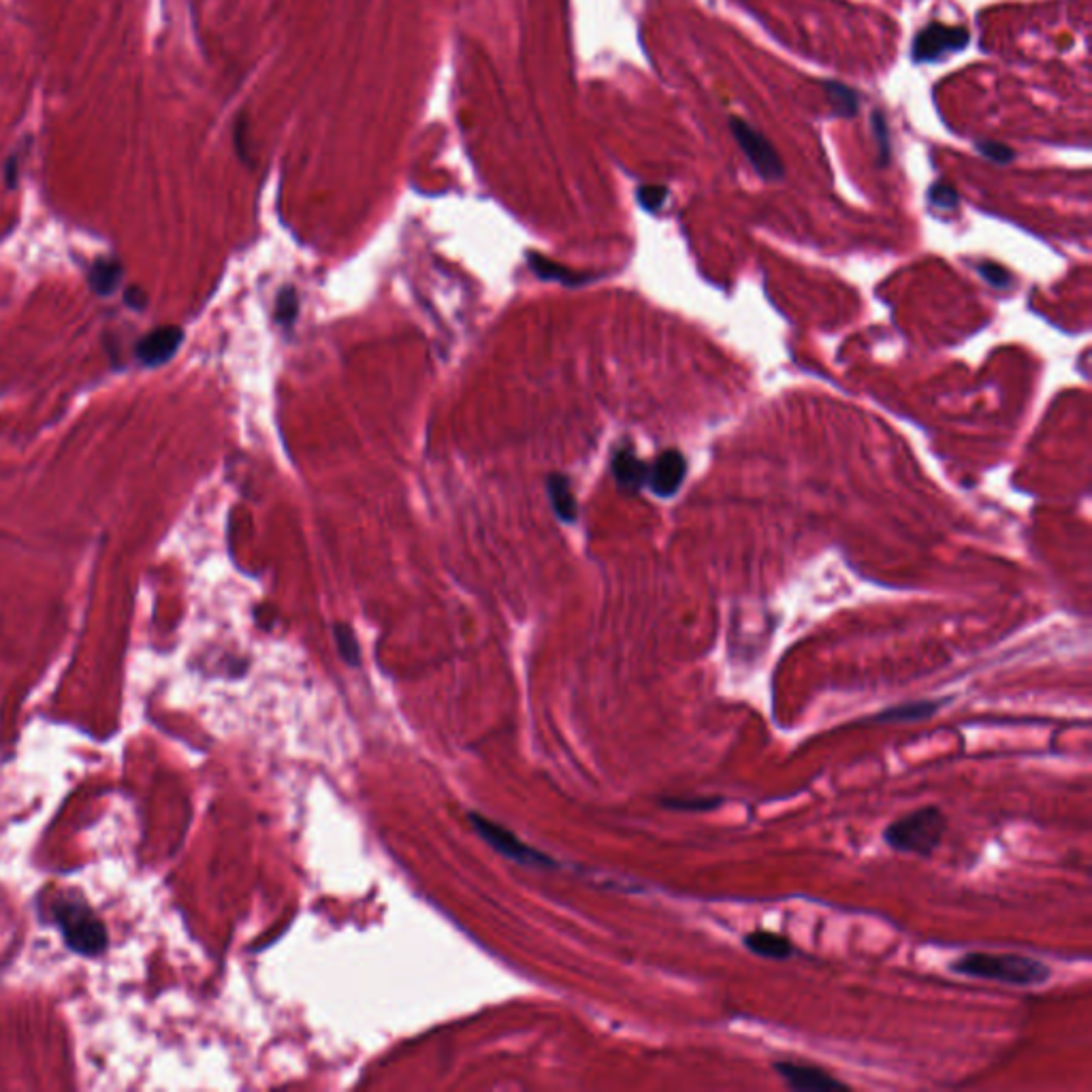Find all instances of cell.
Segmentation results:
<instances>
[{
    "instance_id": "cell-15",
    "label": "cell",
    "mask_w": 1092,
    "mask_h": 1092,
    "mask_svg": "<svg viewBox=\"0 0 1092 1092\" xmlns=\"http://www.w3.org/2000/svg\"><path fill=\"white\" fill-rule=\"evenodd\" d=\"M527 260H529V267L534 273H538L542 280H555V282H564V284H585L592 280V275L587 273H577V271H570L566 267H562L559 263H553L540 254H534L529 252L527 254Z\"/></svg>"
},
{
    "instance_id": "cell-13",
    "label": "cell",
    "mask_w": 1092,
    "mask_h": 1092,
    "mask_svg": "<svg viewBox=\"0 0 1092 1092\" xmlns=\"http://www.w3.org/2000/svg\"><path fill=\"white\" fill-rule=\"evenodd\" d=\"M124 278V269L120 265V260L116 258H96L88 271V282H90V288L99 295V297H111L118 288H120V282Z\"/></svg>"
},
{
    "instance_id": "cell-26",
    "label": "cell",
    "mask_w": 1092,
    "mask_h": 1092,
    "mask_svg": "<svg viewBox=\"0 0 1092 1092\" xmlns=\"http://www.w3.org/2000/svg\"><path fill=\"white\" fill-rule=\"evenodd\" d=\"M124 301L126 305H131L133 310H144L148 305V295L139 288V286H131L126 293H124Z\"/></svg>"
},
{
    "instance_id": "cell-5",
    "label": "cell",
    "mask_w": 1092,
    "mask_h": 1092,
    "mask_svg": "<svg viewBox=\"0 0 1092 1092\" xmlns=\"http://www.w3.org/2000/svg\"><path fill=\"white\" fill-rule=\"evenodd\" d=\"M969 45V32L960 26L945 24H928L913 39V60L915 62H937L947 54H956Z\"/></svg>"
},
{
    "instance_id": "cell-3",
    "label": "cell",
    "mask_w": 1092,
    "mask_h": 1092,
    "mask_svg": "<svg viewBox=\"0 0 1092 1092\" xmlns=\"http://www.w3.org/2000/svg\"><path fill=\"white\" fill-rule=\"evenodd\" d=\"M947 833V818L939 807L915 809L883 831V841L894 852L930 858Z\"/></svg>"
},
{
    "instance_id": "cell-18",
    "label": "cell",
    "mask_w": 1092,
    "mask_h": 1092,
    "mask_svg": "<svg viewBox=\"0 0 1092 1092\" xmlns=\"http://www.w3.org/2000/svg\"><path fill=\"white\" fill-rule=\"evenodd\" d=\"M333 639H335L338 652H340V656L344 657V661L350 663V665H359L361 649H359V641H357L353 628L346 626V624H335L333 626Z\"/></svg>"
},
{
    "instance_id": "cell-7",
    "label": "cell",
    "mask_w": 1092,
    "mask_h": 1092,
    "mask_svg": "<svg viewBox=\"0 0 1092 1092\" xmlns=\"http://www.w3.org/2000/svg\"><path fill=\"white\" fill-rule=\"evenodd\" d=\"M773 1069L779 1074V1078L794 1091H850L848 1084L833 1078L826 1069L809 1065V1063H794V1061H779L773 1065Z\"/></svg>"
},
{
    "instance_id": "cell-9",
    "label": "cell",
    "mask_w": 1092,
    "mask_h": 1092,
    "mask_svg": "<svg viewBox=\"0 0 1092 1092\" xmlns=\"http://www.w3.org/2000/svg\"><path fill=\"white\" fill-rule=\"evenodd\" d=\"M685 457L678 450H665L657 457L654 467L649 469V487L659 497H670L678 491L683 478H685Z\"/></svg>"
},
{
    "instance_id": "cell-12",
    "label": "cell",
    "mask_w": 1092,
    "mask_h": 1092,
    "mask_svg": "<svg viewBox=\"0 0 1092 1092\" xmlns=\"http://www.w3.org/2000/svg\"><path fill=\"white\" fill-rule=\"evenodd\" d=\"M613 476L624 491H639L649 478V465L632 450H617L613 457Z\"/></svg>"
},
{
    "instance_id": "cell-14",
    "label": "cell",
    "mask_w": 1092,
    "mask_h": 1092,
    "mask_svg": "<svg viewBox=\"0 0 1092 1092\" xmlns=\"http://www.w3.org/2000/svg\"><path fill=\"white\" fill-rule=\"evenodd\" d=\"M547 489L557 517L564 523H574L579 517V506L574 493L570 491V480L564 474H551L547 480Z\"/></svg>"
},
{
    "instance_id": "cell-24",
    "label": "cell",
    "mask_w": 1092,
    "mask_h": 1092,
    "mask_svg": "<svg viewBox=\"0 0 1092 1092\" xmlns=\"http://www.w3.org/2000/svg\"><path fill=\"white\" fill-rule=\"evenodd\" d=\"M21 156H24V152H13V154H11V159H9V161H6V165H4V180H6V186H9V189H13V186L17 184Z\"/></svg>"
},
{
    "instance_id": "cell-6",
    "label": "cell",
    "mask_w": 1092,
    "mask_h": 1092,
    "mask_svg": "<svg viewBox=\"0 0 1092 1092\" xmlns=\"http://www.w3.org/2000/svg\"><path fill=\"white\" fill-rule=\"evenodd\" d=\"M469 820H472V826L476 828V833L495 850L499 852L502 856L519 863V865H525V867H538V865H544V867H553V861L547 858L542 852H536L532 848H527L523 841H519L510 831L497 826L495 822L482 818V816H476V813H469Z\"/></svg>"
},
{
    "instance_id": "cell-4",
    "label": "cell",
    "mask_w": 1092,
    "mask_h": 1092,
    "mask_svg": "<svg viewBox=\"0 0 1092 1092\" xmlns=\"http://www.w3.org/2000/svg\"><path fill=\"white\" fill-rule=\"evenodd\" d=\"M730 129H732L736 144L741 146L747 161L751 163V167L756 169V174L762 180L775 182L786 176V169H783V163H781L777 150L762 133H758L753 126H749L741 118H730Z\"/></svg>"
},
{
    "instance_id": "cell-8",
    "label": "cell",
    "mask_w": 1092,
    "mask_h": 1092,
    "mask_svg": "<svg viewBox=\"0 0 1092 1092\" xmlns=\"http://www.w3.org/2000/svg\"><path fill=\"white\" fill-rule=\"evenodd\" d=\"M184 342V331L176 325H165L150 331L137 342V359L146 368H161L171 361Z\"/></svg>"
},
{
    "instance_id": "cell-20",
    "label": "cell",
    "mask_w": 1092,
    "mask_h": 1092,
    "mask_svg": "<svg viewBox=\"0 0 1092 1092\" xmlns=\"http://www.w3.org/2000/svg\"><path fill=\"white\" fill-rule=\"evenodd\" d=\"M275 316H278V323H282V325H290L295 320V316H297V295H295L293 288H284L280 293Z\"/></svg>"
},
{
    "instance_id": "cell-10",
    "label": "cell",
    "mask_w": 1092,
    "mask_h": 1092,
    "mask_svg": "<svg viewBox=\"0 0 1092 1092\" xmlns=\"http://www.w3.org/2000/svg\"><path fill=\"white\" fill-rule=\"evenodd\" d=\"M743 945L751 954H756L760 958H771V960H790L796 954V947L788 937H783L779 932H771V930L747 932L743 937Z\"/></svg>"
},
{
    "instance_id": "cell-2",
    "label": "cell",
    "mask_w": 1092,
    "mask_h": 1092,
    "mask_svg": "<svg viewBox=\"0 0 1092 1092\" xmlns=\"http://www.w3.org/2000/svg\"><path fill=\"white\" fill-rule=\"evenodd\" d=\"M54 924L66 945L84 956H96L107 947V930L90 904L75 892L60 894L49 902Z\"/></svg>"
},
{
    "instance_id": "cell-22",
    "label": "cell",
    "mask_w": 1092,
    "mask_h": 1092,
    "mask_svg": "<svg viewBox=\"0 0 1092 1092\" xmlns=\"http://www.w3.org/2000/svg\"><path fill=\"white\" fill-rule=\"evenodd\" d=\"M665 197H668V191L663 186H643L639 191V201L649 212H657L663 206Z\"/></svg>"
},
{
    "instance_id": "cell-19",
    "label": "cell",
    "mask_w": 1092,
    "mask_h": 1092,
    "mask_svg": "<svg viewBox=\"0 0 1092 1092\" xmlns=\"http://www.w3.org/2000/svg\"><path fill=\"white\" fill-rule=\"evenodd\" d=\"M928 199L934 208L941 210H954L958 206V193L947 184H934L928 193Z\"/></svg>"
},
{
    "instance_id": "cell-25",
    "label": "cell",
    "mask_w": 1092,
    "mask_h": 1092,
    "mask_svg": "<svg viewBox=\"0 0 1092 1092\" xmlns=\"http://www.w3.org/2000/svg\"><path fill=\"white\" fill-rule=\"evenodd\" d=\"M873 133L874 137H877V141L881 144V154H883V159H885V156L889 154V146H887V126H885V120H883L881 111H877V114H874Z\"/></svg>"
},
{
    "instance_id": "cell-1",
    "label": "cell",
    "mask_w": 1092,
    "mask_h": 1092,
    "mask_svg": "<svg viewBox=\"0 0 1092 1092\" xmlns=\"http://www.w3.org/2000/svg\"><path fill=\"white\" fill-rule=\"evenodd\" d=\"M947 969L962 977H977L1018 988L1044 986L1052 979V969L1046 962L1022 954L969 952L952 960Z\"/></svg>"
},
{
    "instance_id": "cell-11",
    "label": "cell",
    "mask_w": 1092,
    "mask_h": 1092,
    "mask_svg": "<svg viewBox=\"0 0 1092 1092\" xmlns=\"http://www.w3.org/2000/svg\"><path fill=\"white\" fill-rule=\"evenodd\" d=\"M945 702L939 700H919V702H904L889 708H883L871 717L873 723H913V721H926L934 717Z\"/></svg>"
},
{
    "instance_id": "cell-17",
    "label": "cell",
    "mask_w": 1092,
    "mask_h": 1092,
    "mask_svg": "<svg viewBox=\"0 0 1092 1092\" xmlns=\"http://www.w3.org/2000/svg\"><path fill=\"white\" fill-rule=\"evenodd\" d=\"M721 796H665L661 798V807L678 813H706L721 807Z\"/></svg>"
},
{
    "instance_id": "cell-21",
    "label": "cell",
    "mask_w": 1092,
    "mask_h": 1092,
    "mask_svg": "<svg viewBox=\"0 0 1092 1092\" xmlns=\"http://www.w3.org/2000/svg\"><path fill=\"white\" fill-rule=\"evenodd\" d=\"M977 150L994 163H1012L1014 161V150H1009L1007 146H1003L999 141H977Z\"/></svg>"
},
{
    "instance_id": "cell-23",
    "label": "cell",
    "mask_w": 1092,
    "mask_h": 1092,
    "mask_svg": "<svg viewBox=\"0 0 1092 1092\" xmlns=\"http://www.w3.org/2000/svg\"><path fill=\"white\" fill-rule=\"evenodd\" d=\"M979 273H982V278L988 284H992L997 288H1003V286L1009 284V273L1001 265H997V263H982L979 265Z\"/></svg>"
},
{
    "instance_id": "cell-16",
    "label": "cell",
    "mask_w": 1092,
    "mask_h": 1092,
    "mask_svg": "<svg viewBox=\"0 0 1092 1092\" xmlns=\"http://www.w3.org/2000/svg\"><path fill=\"white\" fill-rule=\"evenodd\" d=\"M824 90H826L828 101H831V105H833L837 116L852 118V116L858 114V105H861L858 101L861 99H858V92L854 88H850V86H846L841 81H826Z\"/></svg>"
}]
</instances>
